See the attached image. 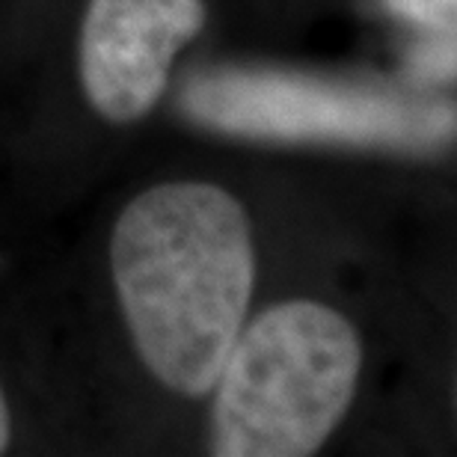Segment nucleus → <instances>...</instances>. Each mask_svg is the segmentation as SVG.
Returning a JSON list of instances; mask_svg holds the SVG:
<instances>
[{"instance_id": "1", "label": "nucleus", "mask_w": 457, "mask_h": 457, "mask_svg": "<svg viewBox=\"0 0 457 457\" xmlns=\"http://www.w3.org/2000/svg\"><path fill=\"white\" fill-rule=\"evenodd\" d=\"M107 270L140 369L205 401L253 312L259 255L246 205L212 179H163L119 208Z\"/></svg>"}, {"instance_id": "2", "label": "nucleus", "mask_w": 457, "mask_h": 457, "mask_svg": "<svg viewBox=\"0 0 457 457\" xmlns=\"http://www.w3.org/2000/svg\"><path fill=\"white\" fill-rule=\"evenodd\" d=\"M365 347L353 318L318 297L250 312L208 395V454L309 457L351 413Z\"/></svg>"}, {"instance_id": "3", "label": "nucleus", "mask_w": 457, "mask_h": 457, "mask_svg": "<svg viewBox=\"0 0 457 457\" xmlns=\"http://www.w3.org/2000/svg\"><path fill=\"white\" fill-rule=\"evenodd\" d=\"M181 104L217 131L262 140L428 145L449 140V107H419L365 87L273 71H217L187 87Z\"/></svg>"}, {"instance_id": "4", "label": "nucleus", "mask_w": 457, "mask_h": 457, "mask_svg": "<svg viewBox=\"0 0 457 457\" xmlns=\"http://www.w3.org/2000/svg\"><path fill=\"white\" fill-rule=\"evenodd\" d=\"M205 24V0H87L75 48L87 111L111 128L149 119Z\"/></svg>"}, {"instance_id": "5", "label": "nucleus", "mask_w": 457, "mask_h": 457, "mask_svg": "<svg viewBox=\"0 0 457 457\" xmlns=\"http://www.w3.org/2000/svg\"><path fill=\"white\" fill-rule=\"evenodd\" d=\"M386 6L404 21L431 24L436 30L454 24V0H386Z\"/></svg>"}, {"instance_id": "6", "label": "nucleus", "mask_w": 457, "mask_h": 457, "mask_svg": "<svg viewBox=\"0 0 457 457\" xmlns=\"http://www.w3.org/2000/svg\"><path fill=\"white\" fill-rule=\"evenodd\" d=\"M15 443V416H12V404H9V395L0 383V454H6Z\"/></svg>"}]
</instances>
